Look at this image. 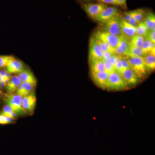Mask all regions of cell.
I'll use <instances>...</instances> for the list:
<instances>
[{
    "mask_svg": "<svg viewBox=\"0 0 155 155\" xmlns=\"http://www.w3.org/2000/svg\"><path fill=\"white\" fill-rule=\"evenodd\" d=\"M133 16V11H129V12H125L124 13V17L122 18L125 21L127 22Z\"/></svg>",
    "mask_w": 155,
    "mask_h": 155,
    "instance_id": "obj_36",
    "label": "cell"
},
{
    "mask_svg": "<svg viewBox=\"0 0 155 155\" xmlns=\"http://www.w3.org/2000/svg\"><path fill=\"white\" fill-rule=\"evenodd\" d=\"M128 57L127 61L130 65V69L135 72L139 78H143L150 72L147 68L143 57Z\"/></svg>",
    "mask_w": 155,
    "mask_h": 155,
    "instance_id": "obj_1",
    "label": "cell"
},
{
    "mask_svg": "<svg viewBox=\"0 0 155 155\" xmlns=\"http://www.w3.org/2000/svg\"><path fill=\"white\" fill-rule=\"evenodd\" d=\"M144 40V37L135 35L131 38L130 43L136 47L141 48Z\"/></svg>",
    "mask_w": 155,
    "mask_h": 155,
    "instance_id": "obj_23",
    "label": "cell"
},
{
    "mask_svg": "<svg viewBox=\"0 0 155 155\" xmlns=\"http://www.w3.org/2000/svg\"><path fill=\"white\" fill-rule=\"evenodd\" d=\"M130 41L125 36H121L120 41L118 46L114 50V53L120 56H126L129 54V45Z\"/></svg>",
    "mask_w": 155,
    "mask_h": 155,
    "instance_id": "obj_12",
    "label": "cell"
},
{
    "mask_svg": "<svg viewBox=\"0 0 155 155\" xmlns=\"http://www.w3.org/2000/svg\"><path fill=\"white\" fill-rule=\"evenodd\" d=\"M121 75L128 87L135 86L139 83L140 79L130 68L124 70Z\"/></svg>",
    "mask_w": 155,
    "mask_h": 155,
    "instance_id": "obj_11",
    "label": "cell"
},
{
    "mask_svg": "<svg viewBox=\"0 0 155 155\" xmlns=\"http://www.w3.org/2000/svg\"><path fill=\"white\" fill-rule=\"evenodd\" d=\"M107 7V5L103 3H91L84 5V9L89 17L94 19L102 11Z\"/></svg>",
    "mask_w": 155,
    "mask_h": 155,
    "instance_id": "obj_7",
    "label": "cell"
},
{
    "mask_svg": "<svg viewBox=\"0 0 155 155\" xmlns=\"http://www.w3.org/2000/svg\"><path fill=\"white\" fill-rule=\"evenodd\" d=\"M98 2L99 3H103V4H110V5H117L119 6H122L121 3L119 0H98Z\"/></svg>",
    "mask_w": 155,
    "mask_h": 155,
    "instance_id": "obj_29",
    "label": "cell"
},
{
    "mask_svg": "<svg viewBox=\"0 0 155 155\" xmlns=\"http://www.w3.org/2000/svg\"><path fill=\"white\" fill-rule=\"evenodd\" d=\"M18 76L22 82H27L36 86L37 81L33 73L29 69H24L18 74Z\"/></svg>",
    "mask_w": 155,
    "mask_h": 155,
    "instance_id": "obj_15",
    "label": "cell"
},
{
    "mask_svg": "<svg viewBox=\"0 0 155 155\" xmlns=\"http://www.w3.org/2000/svg\"><path fill=\"white\" fill-rule=\"evenodd\" d=\"M150 42L149 40L145 38L144 41L143 42V45L141 48V49L145 54L150 53Z\"/></svg>",
    "mask_w": 155,
    "mask_h": 155,
    "instance_id": "obj_27",
    "label": "cell"
},
{
    "mask_svg": "<svg viewBox=\"0 0 155 155\" xmlns=\"http://www.w3.org/2000/svg\"><path fill=\"white\" fill-rule=\"evenodd\" d=\"M121 56L117 54H115V53H114L111 56L108 62L114 67V65H115L116 62L119 60V58H121Z\"/></svg>",
    "mask_w": 155,
    "mask_h": 155,
    "instance_id": "obj_33",
    "label": "cell"
},
{
    "mask_svg": "<svg viewBox=\"0 0 155 155\" xmlns=\"http://www.w3.org/2000/svg\"><path fill=\"white\" fill-rule=\"evenodd\" d=\"M103 52L94 38L92 37L90 40L89 60H103Z\"/></svg>",
    "mask_w": 155,
    "mask_h": 155,
    "instance_id": "obj_8",
    "label": "cell"
},
{
    "mask_svg": "<svg viewBox=\"0 0 155 155\" xmlns=\"http://www.w3.org/2000/svg\"><path fill=\"white\" fill-rule=\"evenodd\" d=\"M122 4V7H126V0H119Z\"/></svg>",
    "mask_w": 155,
    "mask_h": 155,
    "instance_id": "obj_38",
    "label": "cell"
},
{
    "mask_svg": "<svg viewBox=\"0 0 155 155\" xmlns=\"http://www.w3.org/2000/svg\"><path fill=\"white\" fill-rule=\"evenodd\" d=\"M35 86L30 83L27 82H22L17 89L16 94L23 97L26 96L34 91Z\"/></svg>",
    "mask_w": 155,
    "mask_h": 155,
    "instance_id": "obj_17",
    "label": "cell"
},
{
    "mask_svg": "<svg viewBox=\"0 0 155 155\" xmlns=\"http://www.w3.org/2000/svg\"><path fill=\"white\" fill-rule=\"evenodd\" d=\"M145 63L149 71H153L155 69V55L150 53L146 54L143 57Z\"/></svg>",
    "mask_w": 155,
    "mask_h": 155,
    "instance_id": "obj_20",
    "label": "cell"
},
{
    "mask_svg": "<svg viewBox=\"0 0 155 155\" xmlns=\"http://www.w3.org/2000/svg\"><path fill=\"white\" fill-rule=\"evenodd\" d=\"M86 1H89V0H86Z\"/></svg>",
    "mask_w": 155,
    "mask_h": 155,
    "instance_id": "obj_39",
    "label": "cell"
},
{
    "mask_svg": "<svg viewBox=\"0 0 155 155\" xmlns=\"http://www.w3.org/2000/svg\"><path fill=\"white\" fill-rule=\"evenodd\" d=\"M93 37L97 38L101 40L108 43L114 50L118 46L121 36L113 35L103 31H98L94 34Z\"/></svg>",
    "mask_w": 155,
    "mask_h": 155,
    "instance_id": "obj_5",
    "label": "cell"
},
{
    "mask_svg": "<svg viewBox=\"0 0 155 155\" xmlns=\"http://www.w3.org/2000/svg\"><path fill=\"white\" fill-rule=\"evenodd\" d=\"M22 83L19 76H13L11 77L6 84V90L10 93L13 94L17 91V89Z\"/></svg>",
    "mask_w": 155,
    "mask_h": 155,
    "instance_id": "obj_16",
    "label": "cell"
},
{
    "mask_svg": "<svg viewBox=\"0 0 155 155\" xmlns=\"http://www.w3.org/2000/svg\"><path fill=\"white\" fill-rule=\"evenodd\" d=\"M144 14V11L141 9H138V10L133 11L134 17L138 23L143 21Z\"/></svg>",
    "mask_w": 155,
    "mask_h": 155,
    "instance_id": "obj_26",
    "label": "cell"
},
{
    "mask_svg": "<svg viewBox=\"0 0 155 155\" xmlns=\"http://www.w3.org/2000/svg\"><path fill=\"white\" fill-rule=\"evenodd\" d=\"M101 31L117 36H122L120 25V17H115L105 22H100Z\"/></svg>",
    "mask_w": 155,
    "mask_h": 155,
    "instance_id": "obj_2",
    "label": "cell"
},
{
    "mask_svg": "<svg viewBox=\"0 0 155 155\" xmlns=\"http://www.w3.org/2000/svg\"><path fill=\"white\" fill-rule=\"evenodd\" d=\"M104 62V66L105 71L108 73V74H110L111 72L115 71L114 68L113 66H112L109 62L107 61L103 60Z\"/></svg>",
    "mask_w": 155,
    "mask_h": 155,
    "instance_id": "obj_32",
    "label": "cell"
},
{
    "mask_svg": "<svg viewBox=\"0 0 155 155\" xmlns=\"http://www.w3.org/2000/svg\"><path fill=\"white\" fill-rule=\"evenodd\" d=\"M144 37L155 43V31H148Z\"/></svg>",
    "mask_w": 155,
    "mask_h": 155,
    "instance_id": "obj_31",
    "label": "cell"
},
{
    "mask_svg": "<svg viewBox=\"0 0 155 155\" xmlns=\"http://www.w3.org/2000/svg\"><path fill=\"white\" fill-rule=\"evenodd\" d=\"M25 69L24 64L22 61L14 59L6 67V70L10 74H18Z\"/></svg>",
    "mask_w": 155,
    "mask_h": 155,
    "instance_id": "obj_14",
    "label": "cell"
},
{
    "mask_svg": "<svg viewBox=\"0 0 155 155\" xmlns=\"http://www.w3.org/2000/svg\"><path fill=\"white\" fill-rule=\"evenodd\" d=\"M127 22H128L129 24H130V25L135 27H137L139 24L138 22L136 21V20L133 16L130 18V19H129Z\"/></svg>",
    "mask_w": 155,
    "mask_h": 155,
    "instance_id": "obj_37",
    "label": "cell"
},
{
    "mask_svg": "<svg viewBox=\"0 0 155 155\" xmlns=\"http://www.w3.org/2000/svg\"><path fill=\"white\" fill-rule=\"evenodd\" d=\"M120 25L123 36L131 38L136 35L137 27L130 25L122 17H120Z\"/></svg>",
    "mask_w": 155,
    "mask_h": 155,
    "instance_id": "obj_13",
    "label": "cell"
},
{
    "mask_svg": "<svg viewBox=\"0 0 155 155\" xmlns=\"http://www.w3.org/2000/svg\"><path fill=\"white\" fill-rule=\"evenodd\" d=\"M91 72H99L105 71L104 66L103 60L89 61Z\"/></svg>",
    "mask_w": 155,
    "mask_h": 155,
    "instance_id": "obj_18",
    "label": "cell"
},
{
    "mask_svg": "<svg viewBox=\"0 0 155 155\" xmlns=\"http://www.w3.org/2000/svg\"><path fill=\"white\" fill-rule=\"evenodd\" d=\"M22 97L17 94H11L6 97V104L8 105L13 109L17 116L26 114L22 107Z\"/></svg>",
    "mask_w": 155,
    "mask_h": 155,
    "instance_id": "obj_4",
    "label": "cell"
},
{
    "mask_svg": "<svg viewBox=\"0 0 155 155\" xmlns=\"http://www.w3.org/2000/svg\"><path fill=\"white\" fill-rule=\"evenodd\" d=\"M15 58L11 55L0 56V68L6 67L8 64Z\"/></svg>",
    "mask_w": 155,
    "mask_h": 155,
    "instance_id": "obj_24",
    "label": "cell"
},
{
    "mask_svg": "<svg viewBox=\"0 0 155 155\" xmlns=\"http://www.w3.org/2000/svg\"><path fill=\"white\" fill-rule=\"evenodd\" d=\"M121 58H119V60L117 61L114 65V70L116 72H118L119 74H121L123 70V68H122V62H121Z\"/></svg>",
    "mask_w": 155,
    "mask_h": 155,
    "instance_id": "obj_30",
    "label": "cell"
},
{
    "mask_svg": "<svg viewBox=\"0 0 155 155\" xmlns=\"http://www.w3.org/2000/svg\"><path fill=\"white\" fill-rule=\"evenodd\" d=\"M145 55L141 48L136 47L130 43L128 57H143Z\"/></svg>",
    "mask_w": 155,
    "mask_h": 155,
    "instance_id": "obj_21",
    "label": "cell"
},
{
    "mask_svg": "<svg viewBox=\"0 0 155 155\" xmlns=\"http://www.w3.org/2000/svg\"><path fill=\"white\" fill-rule=\"evenodd\" d=\"M37 98L34 91L23 97L22 101V107L27 113L32 114L35 109L36 105Z\"/></svg>",
    "mask_w": 155,
    "mask_h": 155,
    "instance_id": "obj_10",
    "label": "cell"
},
{
    "mask_svg": "<svg viewBox=\"0 0 155 155\" xmlns=\"http://www.w3.org/2000/svg\"><path fill=\"white\" fill-rule=\"evenodd\" d=\"M13 119L0 114V124L1 125L11 124L13 123Z\"/></svg>",
    "mask_w": 155,
    "mask_h": 155,
    "instance_id": "obj_28",
    "label": "cell"
},
{
    "mask_svg": "<svg viewBox=\"0 0 155 155\" xmlns=\"http://www.w3.org/2000/svg\"><path fill=\"white\" fill-rule=\"evenodd\" d=\"M121 60L123 70H125V69H129V68L130 69V64H129V63H128L127 59L123 58L122 56H121Z\"/></svg>",
    "mask_w": 155,
    "mask_h": 155,
    "instance_id": "obj_34",
    "label": "cell"
},
{
    "mask_svg": "<svg viewBox=\"0 0 155 155\" xmlns=\"http://www.w3.org/2000/svg\"><path fill=\"white\" fill-rule=\"evenodd\" d=\"M143 21L145 23L148 30L155 31V16L153 13L149 12Z\"/></svg>",
    "mask_w": 155,
    "mask_h": 155,
    "instance_id": "obj_19",
    "label": "cell"
},
{
    "mask_svg": "<svg viewBox=\"0 0 155 155\" xmlns=\"http://www.w3.org/2000/svg\"><path fill=\"white\" fill-rule=\"evenodd\" d=\"M147 28L144 21L139 23L137 27L136 35L144 37L148 31Z\"/></svg>",
    "mask_w": 155,
    "mask_h": 155,
    "instance_id": "obj_25",
    "label": "cell"
},
{
    "mask_svg": "<svg viewBox=\"0 0 155 155\" xmlns=\"http://www.w3.org/2000/svg\"><path fill=\"white\" fill-rule=\"evenodd\" d=\"M113 54H114V53L110 52H103V60L108 62Z\"/></svg>",
    "mask_w": 155,
    "mask_h": 155,
    "instance_id": "obj_35",
    "label": "cell"
},
{
    "mask_svg": "<svg viewBox=\"0 0 155 155\" xmlns=\"http://www.w3.org/2000/svg\"><path fill=\"white\" fill-rule=\"evenodd\" d=\"M0 114L11 118L13 120L16 119L17 116V114L13 110L12 108L8 105L7 104L4 107L2 110Z\"/></svg>",
    "mask_w": 155,
    "mask_h": 155,
    "instance_id": "obj_22",
    "label": "cell"
},
{
    "mask_svg": "<svg viewBox=\"0 0 155 155\" xmlns=\"http://www.w3.org/2000/svg\"><path fill=\"white\" fill-rule=\"evenodd\" d=\"M91 78L95 84L104 90H109V74L105 71L91 72Z\"/></svg>",
    "mask_w": 155,
    "mask_h": 155,
    "instance_id": "obj_6",
    "label": "cell"
},
{
    "mask_svg": "<svg viewBox=\"0 0 155 155\" xmlns=\"http://www.w3.org/2000/svg\"><path fill=\"white\" fill-rule=\"evenodd\" d=\"M118 17H119L118 9L115 7H107V8L102 11L94 19V20L97 22H101Z\"/></svg>",
    "mask_w": 155,
    "mask_h": 155,
    "instance_id": "obj_9",
    "label": "cell"
},
{
    "mask_svg": "<svg viewBox=\"0 0 155 155\" xmlns=\"http://www.w3.org/2000/svg\"><path fill=\"white\" fill-rule=\"evenodd\" d=\"M127 87L121 74L115 71L109 74V90L122 91Z\"/></svg>",
    "mask_w": 155,
    "mask_h": 155,
    "instance_id": "obj_3",
    "label": "cell"
}]
</instances>
